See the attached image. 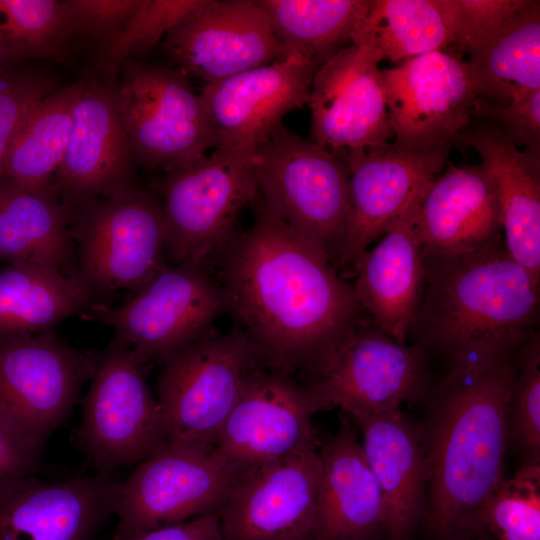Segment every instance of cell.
<instances>
[{"label": "cell", "instance_id": "6da1fadb", "mask_svg": "<svg viewBox=\"0 0 540 540\" xmlns=\"http://www.w3.org/2000/svg\"><path fill=\"white\" fill-rule=\"evenodd\" d=\"M256 204L254 224L226 248L227 311L267 368L311 374L366 314L326 257Z\"/></svg>", "mask_w": 540, "mask_h": 540}, {"label": "cell", "instance_id": "7a4b0ae2", "mask_svg": "<svg viewBox=\"0 0 540 540\" xmlns=\"http://www.w3.org/2000/svg\"><path fill=\"white\" fill-rule=\"evenodd\" d=\"M520 350L451 364L432 386L422 427L429 463L424 520L434 540L483 534L486 506L504 479L507 403Z\"/></svg>", "mask_w": 540, "mask_h": 540}, {"label": "cell", "instance_id": "3957f363", "mask_svg": "<svg viewBox=\"0 0 540 540\" xmlns=\"http://www.w3.org/2000/svg\"><path fill=\"white\" fill-rule=\"evenodd\" d=\"M421 302L408 338L447 366L486 352L516 351L537 330L540 285L503 240L479 251L425 257Z\"/></svg>", "mask_w": 540, "mask_h": 540}, {"label": "cell", "instance_id": "277c9868", "mask_svg": "<svg viewBox=\"0 0 540 540\" xmlns=\"http://www.w3.org/2000/svg\"><path fill=\"white\" fill-rule=\"evenodd\" d=\"M253 166L262 206L341 274L350 212L346 161L281 123L256 146Z\"/></svg>", "mask_w": 540, "mask_h": 540}, {"label": "cell", "instance_id": "5b68a950", "mask_svg": "<svg viewBox=\"0 0 540 540\" xmlns=\"http://www.w3.org/2000/svg\"><path fill=\"white\" fill-rule=\"evenodd\" d=\"M114 95L135 164L164 173L186 168L220 147L219 136L180 69L127 60Z\"/></svg>", "mask_w": 540, "mask_h": 540}, {"label": "cell", "instance_id": "8992f818", "mask_svg": "<svg viewBox=\"0 0 540 540\" xmlns=\"http://www.w3.org/2000/svg\"><path fill=\"white\" fill-rule=\"evenodd\" d=\"M156 397L168 443L212 449L249 377L266 367L247 336L210 330L163 362Z\"/></svg>", "mask_w": 540, "mask_h": 540}, {"label": "cell", "instance_id": "52a82bcc", "mask_svg": "<svg viewBox=\"0 0 540 540\" xmlns=\"http://www.w3.org/2000/svg\"><path fill=\"white\" fill-rule=\"evenodd\" d=\"M254 151L219 148L154 184L173 264L205 267L236 236L240 212L258 199Z\"/></svg>", "mask_w": 540, "mask_h": 540}, {"label": "cell", "instance_id": "ba28073f", "mask_svg": "<svg viewBox=\"0 0 540 540\" xmlns=\"http://www.w3.org/2000/svg\"><path fill=\"white\" fill-rule=\"evenodd\" d=\"M78 275L93 293L141 289L167 264V225L158 197L135 184L69 211Z\"/></svg>", "mask_w": 540, "mask_h": 540}, {"label": "cell", "instance_id": "9c48e42d", "mask_svg": "<svg viewBox=\"0 0 540 540\" xmlns=\"http://www.w3.org/2000/svg\"><path fill=\"white\" fill-rule=\"evenodd\" d=\"M93 358L76 443L98 472H113L140 463L168 441L157 397L132 348L115 339Z\"/></svg>", "mask_w": 540, "mask_h": 540}, {"label": "cell", "instance_id": "30bf717a", "mask_svg": "<svg viewBox=\"0 0 540 540\" xmlns=\"http://www.w3.org/2000/svg\"><path fill=\"white\" fill-rule=\"evenodd\" d=\"M429 355L400 342L367 315L311 373L329 407L350 417L371 416L427 400L432 389Z\"/></svg>", "mask_w": 540, "mask_h": 540}, {"label": "cell", "instance_id": "8fae6325", "mask_svg": "<svg viewBox=\"0 0 540 540\" xmlns=\"http://www.w3.org/2000/svg\"><path fill=\"white\" fill-rule=\"evenodd\" d=\"M228 310L224 290L205 267L166 265L125 304L96 303L82 312L112 327L142 363L164 362L210 330Z\"/></svg>", "mask_w": 540, "mask_h": 540}, {"label": "cell", "instance_id": "7c38bea8", "mask_svg": "<svg viewBox=\"0 0 540 540\" xmlns=\"http://www.w3.org/2000/svg\"><path fill=\"white\" fill-rule=\"evenodd\" d=\"M240 471L213 449L167 443L122 482L112 540L217 513Z\"/></svg>", "mask_w": 540, "mask_h": 540}, {"label": "cell", "instance_id": "4fadbf2b", "mask_svg": "<svg viewBox=\"0 0 540 540\" xmlns=\"http://www.w3.org/2000/svg\"><path fill=\"white\" fill-rule=\"evenodd\" d=\"M319 442L238 474L217 511L224 540H314Z\"/></svg>", "mask_w": 540, "mask_h": 540}, {"label": "cell", "instance_id": "5bb4252c", "mask_svg": "<svg viewBox=\"0 0 540 540\" xmlns=\"http://www.w3.org/2000/svg\"><path fill=\"white\" fill-rule=\"evenodd\" d=\"M328 408L312 385L261 368L247 380L212 449L238 470L286 457L318 441L312 419Z\"/></svg>", "mask_w": 540, "mask_h": 540}, {"label": "cell", "instance_id": "9a60e30c", "mask_svg": "<svg viewBox=\"0 0 540 540\" xmlns=\"http://www.w3.org/2000/svg\"><path fill=\"white\" fill-rule=\"evenodd\" d=\"M392 144L411 152L451 147L472 121L475 99L466 61L444 51L382 70Z\"/></svg>", "mask_w": 540, "mask_h": 540}, {"label": "cell", "instance_id": "2e32d148", "mask_svg": "<svg viewBox=\"0 0 540 540\" xmlns=\"http://www.w3.org/2000/svg\"><path fill=\"white\" fill-rule=\"evenodd\" d=\"M381 58L351 44L315 73L310 90L311 138L337 156L391 145Z\"/></svg>", "mask_w": 540, "mask_h": 540}, {"label": "cell", "instance_id": "e0dca14e", "mask_svg": "<svg viewBox=\"0 0 540 540\" xmlns=\"http://www.w3.org/2000/svg\"><path fill=\"white\" fill-rule=\"evenodd\" d=\"M161 46L174 67L204 85L290 55L254 0H201Z\"/></svg>", "mask_w": 540, "mask_h": 540}, {"label": "cell", "instance_id": "ac0fdd59", "mask_svg": "<svg viewBox=\"0 0 540 540\" xmlns=\"http://www.w3.org/2000/svg\"><path fill=\"white\" fill-rule=\"evenodd\" d=\"M94 368L51 330L0 340V408L41 443L76 404Z\"/></svg>", "mask_w": 540, "mask_h": 540}, {"label": "cell", "instance_id": "d6986e66", "mask_svg": "<svg viewBox=\"0 0 540 540\" xmlns=\"http://www.w3.org/2000/svg\"><path fill=\"white\" fill-rule=\"evenodd\" d=\"M115 81L76 82L72 123L52 192L68 210L134 185L135 161L114 95Z\"/></svg>", "mask_w": 540, "mask_h": 540}, {"label": "cell", "instance_id": "ffe728a7", "mask_svg": "<svg viewBox=\"0 0 540 540\" xmlns=\"http://www.w3.org/2000/svg\"><path fill=\"white\" fill-rule=\"evenodd\" d=\"M316 71L305 58L290 54L204 85L199 97L219 136V148L254 151L286 114L308 104Z\"/></svg>", "mask_w": 540, "mask_h": 540}, {"label": "cell", "instance_id": "44dd1931", "mask_svg": "<svg viewBox=\"0 0 540 540\" xmlns=\"http://www.w3.org/2000/svg\"><path fill=\"white\" fill-rule=\"evenodd\" d=\"M122 482L113 472L59 482L31 476L0 492V540H97Z\"/></svg>", "mask_w": 540, "mask_h": 540}, {"label": "cell", "instance_id": "7402d4cb", "mask_svg": "<svg viewBox=\"0 0 540 540\" xmlns=\"http://www.w3.org/2000/svg\"><path fill=\"white\" fill-rule=\"evenodd\" d=\"M450 147L411 152L389 147L341 156L349 169L350 212L341 275L354 277L359 262L410 200L444 167Z\"/></svg>", "mask_w": 540, "mask_h": 540}, {"label": "cell", "instance_id": "603a6c76", "mask_svg": "<svg viewBox=\"0 0 540 540\" xmlns=\"http://www.w3.org/2000/svg\"><path fill=\"white\" fill-rule=\"evenodd\" d=\"M350 418L382 494L386 540H410L427 505L429 463L422 423L401 408Z\"/></svg>", "mask_w": 540, "mask_h": 540}, {"label": "cell", "instance_id": "cb8c5ba5", "mask_svg": "<svg viewBox=\"0 0 540 540\" xmlns=\"http://www.w3.org/2000/svg\"><path fill=\"white\" fill-rule=\"evenodd\" d=\"M416 232L424 257H445L490 248L503 240L493 183L481 165L456 166L424 187Z\"/></svg>", "mask_w": 540, "mask_h": 540}, {"label": "cell", "instance_id": "d4e9b609", "mask_svg": "<svg viewBox=\"0 0 540 540\" xmlns=\"http://www.w3.org/2000/svg\"><path fill=\"white\" fill-rule=\"evenodd\" d=\"M424 187L365 252L352 284L363 312L400 342L408 340L424 288L425 257L416 232Z\"/></svg>", "mask_w": 540, "mask_h": 540}, {"label": "cell", "instance_id": "484cf974", "mask_svg": "<svg viewBox=\"0 0 540 540\" xmlns=\"http://www.w3.org/2000/svg\"><path fill=\"white\" fill-rule=\"evenodd\" d=\"M455 143L481 157L497 195L505 248L540 285V155L519 148L485 120L471 121Z\"/></svg>", "mask_w": 540, "mask_h": 540}, {"label": "cell", "instance_id": "4316f807", "mask_svg": "<svg viewBox=\"0 0 540 540\" xmlns=\"http://www.w3.org/2000/svg\"><path fill=\"white\" fill-rule=\"evenodd\" d=\"M320 488L314 540H386L385 510L377 480L352 419L319 444Z\"/></svg>", "mask_w": 540, "mask_h": 540}, {"label": "cell", "instance_id": "83f0119b", "mask_svg": "<svg viewBox=\"0 0 540 540\" xmlns=\"http://www.w3.org/2000/svg\"><path fill=\"white\" fill-rule=\"evenodd\" d=\"M467 53L476 97L504 106L540 90V2L531 0Z\"/></svg>", "mask_w": 540, "mask_h": 540}, {"label": "cell", "instance_id": "f1b7e54d", "mask_svg": "<svg viewBox=\"0 0 540 540\" xmlns=\"http://www.w3.org/2000/svg\"><path fill=\"white\" fill-rule=\"evenodd\" d=\"M92 293L78 274L36 263L0 271V340L50 330L89 307Z\"/></svg>", "mask_w": 540, "mask_h": 540}, {"label": "cell", "instance_id": "f546056e", "mask_svg": "<svg viewBox=\"0 0 540 540\" xmlns=\"http://www.w3.org/2000/svg\"><path fill=\"white\" fill-rule=\"evenodd\" d=\"M73 240L69 212L50 195L0 182V260L36 263L65 274L71 269Z\"/></svg>", "mask_w": 540, "mask_h": 540}, {"label": "cell", "instance_id": "4dcf8cb0", "mask_svg": "<svg viewBox=\"0 0 540 540\" xmlns=\"http://www.w3.org/2000/svg\"><path fill=\"white\" fill-rule=\"evenodd\" d=\"M75 93L76 83L31 106L9 146L3 179L22 190L54 196L52 179L67 149Z\"/></svg>", "mask_w": 540, "mask_h": 540}, {"label": "cell", "instance_id": "1f68e13d", "mask_svg": "<svg viewBox=\"0 0 540 540\" xmlns=\"http://www.w3.org/2000/svg\"><path fill=\"white\" fill-rule=\"evenodd\" d=\"M274 34L318 70L350 46L370 0H255Z\"/></svg>", "mask_w": 540, "mask_h": 540}, {"label": "cell", "instance_id": "d6a6232c", "mask_svg": "<svg viewBox=\"0 0 540 540\" xmlns=\"http://www.w3.org/2000/svg\"><path fill=\"white\" fill-rule=\"evenodd\" d=\"M352 44L371 48L392 62L453 44L436 0H370Z\"/></svg>", "mask_w": 540, "mask_h": 540}, {"label": "cell", "instance_id": "836d02e7", "mask_svg": "<svg viewBox=\"0 0 540 540\" xmlns=\"http://www.w3.org/2000/svg\"><path fill=\"white\" fill-rule=\"evenodd\" d=\"M71 45L63 1L0 0V64L64 62Z\"/></svg>", "mask_w": 540, "mask_h": 540}, {"label": "cell", "instance_id": "e575fe53", "mask_svg": "<svg viewBox=\"0 0 540 540\" xmlns=\"http://www.w3.org/2000/svg\"><path fill=\"white\" fill-rule=\"evenodd\" d=\"M483 534L493 540H540V465L520 464L491 496Z\"/></svg>", "mask_w": 540, "mask_h": 540}, {"label": "cell", "instance_id": "d590c367", "mask_svg": "<svg viewBox=\"0 0 540 540\" xmlns=\"http://www.w3.org/2000/svg\"><path fill=\"white\" fill-rule=\"evenodd\" d=\"M508 441L521 464L540 465V334L523 344L507 403Z\"/></svg>", "mask_w": 540, "mask_h": 540}, {"label": "cell", "instance_id": "8d00e7d4", "mask_svg": "<svg viewBox=\"0 0 540 540\" xmlns=\"http://www.w3.org/2000/svg\"><path fill=\"white\" fill-rule=\"evenodd\" d=\"M200 3L201 0H141L120 34L98 58L100 66L116 75L125 61L148 55Z\"/></svg>", "mask_w": 540, "mask_h": 540}, {"label": "cell", "instance_id": "74e56055", "mask_svg": "<svg viewBox=\"0 0 540 540\" xmlns=\"http://www.w3.org/2000/svg\"><path fill=\"white\" fill-rule=\"evenodd\" d=\"M531 0H436L453 44L469 52L525 9Z\"/></svg>", "mask_w": 540, "mask_h": 540}, {"label": "cell", "instance_id": "f35d334b", "mask_svg": "<svg viewBox=\"0 0 540 540\" xmlns=\"http://www.w3.org/2000/svg\"><path fill=\"white\" fill-rule=\"evenodd\" d=\"M141 0H65L71 44L92 47L99 58L120 34Z\"/></svg>", "mask_w": 540, "mask_h": 540}, {"label": "cell", "instance_id": "ab89813d", "mask_svg": "<svg viewBox=\"0 0 540 540\" xmlns=\"http://www.w3.org/2000/svg\"><path fill=\"white\" fill-rule=\"evenodd\" d=\"M56 89L52 78L45 74L8 73L0 77V182L9 146L25 114Z\"/></svg>", "mask_w": 540, "mask_h": 540}, {"label": "cell", "instance_id": "60d3db41", "mask_svg": "<svg viewBox=\"0 0 540 540\" xmlns=\"http://www.w3.org/2000/svg\"><path fill=\"white\" fill-rule=\"evenodd\" d=\"M471 117L492 123L516 146L540 155V90L504 106L475 97Z\"/></svg>", "mask_w": 540, "mask_h": 540}, {"label": "cell", "instance_id": "b9f144b4", "mask_svg": "<svg viewBox=\"0 0 540 540\" xmlns=\"http://www.w3.org/2000/svg\"><path fill=\"white\" fill-rule=\"evenodd\" d=\"M43 447L0 408V492L35 475Z\"/></svg>", "mask_w": 540, "mask_h": 540}, {"label": "cell", "instance_id": "7bdbcfd3", "mask_svg": "<svg viewBox=\"0 0 540 540\" xmlns=\"http://www.w3.org/2000/svg\"><path fill=\"white\" fill-rule=\"evenodd\" d=\"M133 540H224L216 512L159 527Z\"/></svg>", "mask_w": 540, "mask_h": 540}, {"label": "cell", "instance_id": "ee69618b", "mask_svg": "<svg viewBox=\"0 0 540 540\" xmlns=\"http://www.w3.org/2000/svg\"><path fill=\"white\" fill-rule=\"evenodd\" d=\"M469 540H493V539L487 534H481V535L473 537V538H471Z\"/></svg>", "mask_w": 540, "mask_h": 540}]
</instances>
